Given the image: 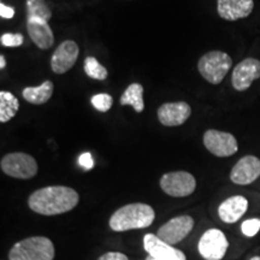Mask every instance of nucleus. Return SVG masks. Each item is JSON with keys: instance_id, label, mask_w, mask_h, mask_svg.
Wrapping results in <instances>:
<instances>
[{"instance_id": "obj_1", "label": "nucleus", "mask_w": 260, "mask_h": 260, "mask_svg": "<svg viewBox=\"0 0 260 260\" xmlns=\"http://www.w3.org/2000/svg\"><path fill=\"white\" fill-rule=\"evenodd\" d=\"M79 193L65 186H50L35 190L28 199V206L35 213L57 216L67 213L79 204Z\"/></svg>"}, {"instance_id": "obj_2", "label": "nucleus", "mask_w": 260, "mask_h": 260, "mask_svg": "<svg viewBox=\"0 0 260 260\" xmlns=\"http://www.w3.org/2000/svg\"><path fill=\"white\" fill-rule=\"evenodd\" d=\"M155 212L147 204L135 203L121 207L110 218V228L113 232H128L144 229L153 223Z\"/></svg>"}, {"instance_id": "obj_3", "label": "nucleus", "mask_w": 260, "mask_h": 260, "mask_svg": "<svg viewBox=\"0 0 260 260\" xmlns=\"http://www.w3.org/2000/svg\"><path fill=\"white\" fill-rule=\"evenodd\" d=\"M54 246L50 239L44 236L27 237L12 246L9 260H53Z\"/></svg>"}, {"instance_id": "obj_4", "label": "nucleus", "mask_w": 260, "mask_h": 260, "mask_svg": "<svg viewBox=\"0 0 260 260\" xmlns=\"http://www.w3.org/2000/svg\"><path fill=\"white\" fill-rule=\"evenodd\" d=\"M233 59L225 52L211 51L205 53L198 63V70L209 83L219 84L229 73Z\"/></svg>"}, {"instance_id": "obj_5", "label": "nucleus", "mask_w": 260, "mask_h": 260, "mask_svg": "<svg viewBox=\"0 0 260 260\" xmlns=\"http://www.w3.org/2000/svg\"><path fill=\"white\" fill-rule=\"evenodd\" d=\"M0 168L5 175L18 180H29L38 174V162L34 157L23 152H14L3 157Z\"/></svg>"}, {"instance_id": "obj_6", "label": "nucleus", "mask_w": 260, "mask_h": 260, "mask_svg": "<svg viewBox=\"0 0 260 260\" xmlns=\"http://www.w3.org/2000/svg\"><path fill=\"white\" fill-rule=\"evenodd\" d=\"M160 188L170 197L184 198L194 193L197 181L193 175L187 171L168 172L160 178Z\"/></svg>"}, {"instance_id": "obj_7", "label": "nucleus", "mask_w": 260, "mask_h": 260, "mask_svg": "<svg viewBox=\"0 0 260 260\" xmlns=\"http://www.w3.org/2000/svg\"><path fill=\"white\" fill-rule=\"evenodd\" d=\"M204 145L210 153L219 158L234 155L239 149L237 140L230 133L210 129L204 134Z\"/></svg>"}, {"instance_id": "obj_8", "label": "nucleus", "mask_w": 260, "mask_h": 260, "mask_svg": "<svg viewBox=\"0 0 260 260\" xmlns=\"http://www.w3.org/2000/svg\"><path fill=\"white\" fill-rule=\"evenodd\" d=\"M229 242L218 229H210L203 234L198 243V251L205 260H222L225 255Z\"/></svg>"}, {"instance_id": "obj_9", "label": "nucleus", "mask_w": 260, "mask_h": 260, "mask_svg": "<svg viewBox=\"0 0 260 260\" xmlns=\"http://www.w3.org/2000/svg\"><path fill=\"white\" fill-rule=\"evenodd\" d=\"M194 228V219L190 216H178L167 222L158 229L157 236L169 245H176L184 240Z\"/></svg>"}, {"instance_id": "obj_10", "label": "nucleus", "mask_w": 260, "mask_h": 260, "mask_svg": "<svg viewBox=\"0 0 260 260\" xmlns=\"http://www.w3.org/2000/svg\"><path fill=\"white\" fill-rule=\"evenodd\" d=\"M260 79V60L246 58L236 65L232 75L233 87L239 92H245L252 86L253 81Z\"/></svg>"}, {"instance_id": "obj_11", "label": "nucleus", "mask_w": 260, "mask_h": 260, "mask_svg": "<svg viewBox=\"0 0 260 260\" xmlns=\"http://www.w3.org/2000/svg\"><path fill=\"white\" fill-rule=\"evenodd\" d=\"M80 54L79 45L73 40L63 41L51 57V69L54 74L61 75L69 71L76 63Z\"/></svg>"}, {"instance_id": "obj_12", "label": "nucleus", "mask_w": 260, "mask_h": 260, "mask_svg": "<svg viewBox=\"0 0 260 260\" xmlns=\"http://www.w3.org/2000/svg\"><path fill=\"white\" fill-rule=\"evenodd\" d=\"M260 176V159L254 155L242 157L234 165L230 172V180L240 186H247Z\"/></svg>"}, {"instance_id": "obj_13", "label": "nucleus", "mask_w": 260, "mask_h": 260, "mask_svg": "<svg viewBox=\"0 0 260 260\" xmlns=\"http://www.w3.org/2000/svg\"><path fill=\"white\" fill-rule=\"evenodd\" d=\"M158 119L165 126L184 124L191 115V109L186 102L165 103L158 109Z\"/></svg>"}, {"instance_id": "obj_14", "label": "nucleus", "mask_w": 260, "mask_h": 260, "mask_svg": "<svg viewBox=\"0 0 260 260\" xmlns=\"http://www.w3.org/2000/svg\"><path fill=\"white\" fill-rule=\"evenodd\" d=\"M144 248L148 255L159 260H187L183 252L164 242L153 234H146L144 236Z\"/></svg>"}, {"instance_id": "obj_15", "label": "nucleus", "mask_w": 260, "mask_h": 260, "mask_svg": "<svg viewBox=\"0 0 260 260\" xmlns=\"http://www.w3.org/2000/svg\"><path fill=\"white\" fill-rule=\"evenodd\" d=\"M254 9L253 0H217V11L225 21H237L248 17Z\"/></svg>"}, {"instance_id": "obj_16", "label": "nucleus", "mask_w": 260, "mask_h": 260, "mask_svg": "<svg viewBox=\"0 0 260 260\" xmlns=\"http://www.w3.org/2000/svg\"><path fill=\"white\" fill-rule=\"evenodd\" d=\"M27 30L31 41L40 50H48L53 46L54 35L47 21L40 18H27Z\"/></svg>"}, {"instance_id": "obj_17", "label": "nucleus", "mask_w": 260, "mask_h": 260, "mask_svg": "<svg viewBox=\"0 0 260 260\" xmlns=\"http://www.w3.org/2000/svg\"><path fill=\"white\" fill-rule=\"evenodd\" d=\"M247 209H248V200L242 195H234L219 205L218 216L224 223L233 224L241 218Z\"/></svg>"}, {"instance_id": "obj_18", "label": "nucleus", "mask_w": 260, "mask_h": 260, "mask_svg": "<svg viewBox=\"0 0 260 260\" xmlns=\"http://www.w3.org/2000/svg\"><path fill=\"white\" fill-rule=\"evenodd\" d=\"M54 86L52 81L47 80L41 83L39 87H27L22 92V95L28 103L34 104V105H42L46 104L52 98Z\"/></svg>"}, {"instance_id": "obj_19", "label": "nucleus", "mask_w": 260, "mask_h": 260, "mask_svg": "<svg viewBox=\"0 0 260 260\" xmlns=\"http://www.w3.org/2000/svg\"><path fill=\"white\" fill-rule=\"evenodd\" d=\"M121 105H130L134 107L135 112L141 113L145 109L144 103V87L140 83L129 84L128 88L123 92L121 99H119Z\"/></svg>"}, {"instance_id": "obj_20", "label": "nucleus", "mask_w": 260, "mask_h": 260, "mask_svg": "<svg viewBox=\"0 0 260 260\" xmlns=\"http://www.w3.org/2000/svg\"><path fill=\"white\" fill-rule=\"evenodd\" d=\"M19 109V102L11 92H0V122L8 123L16 116Z\"/></svg>"}, {"instance_id": "obj_21", "label": "nucleus", "mask_w": 260, "mask_h": 260, "mask_svg": "<svg viewBox=\"0 0 260 260\" xmlns=\"http://www.w3.org/2000/svg\"><path fill=\"white\" fill-rule=\"evenodd\" d=\"M27 18H40L44 21H50L52 11L45 0H27Z\"/></svg>"}, {"instance_id": "obj_22", "label": "nucleus", "mask_w": 260, "mask_h": 260, "mask_svg": "<svg viewBox=\"0 0 260 260\" xmlns=\"http://www.w3.org/2000/svg\"><path fill=\"white\" fill-rule=\"evenodd\" d=\"M84 73L87 74V76L90 77L93 80L98 81H104L107 79V69L105 67H103L102 64L98 61L96 58L94 57H87L84 59Z\"/></svg>"}, {"instance_id": "obj_23", "label": "nucleus", "mask_w": 260, "mask_h": 260, "mask_svg": "<svg viewBox=\"0 0 260 260\" xmlns=\"http://www.w3.org/2000/svg\"><path fill=\"white\" fill-rule=\"evenodd\" d=\"M90 103L94 106V109L100 112H107L113 105V99L110 94L107 93H99L92 96Z\"/></svg>"}, {"instance_id": "obj_24", "label": "nucleus", "mask_w": 260, "mask_h": 260, "mask_svg": "<svg viewBox=\"0 0 260 260\" xmlns=\"http://www.w3.org/2000/svg\"><path fill=\"white\" fill-rule=\"evenodd\" d=\"M0 42H2L3 46L5 47H19L21 45H23L24 38L23 35L19 34H11V32H6V34H3L2 38H0Z\"/></svg>"}, {"instance_id": "obj_25", "label": "nucleus", "mask_w": 260, "mask_h": 260, "mask_svg": "<svg viewBox=\"0 0 260 260\" xmlns=\"http://www.w3.org/2000/svg\"><path fill=\"white\" fill-rule=\"evenodd\" d=\"M242 234L247 237H253L259 233L260 230V219L259 218H251L247 219L242 223L241 225Z\"/></svg>"}, {"instance_id": "obj_26", "label": "nucleus", "mask_w": 260, "mask_h": 260, "mask_svg": "<svg viewBox=\"0 0 260 260\" xmlns=\"http://www.w3.org/2000/svg\"><path fill=\"white\" fill-rule=\"evenodd\" d=\"M79 162H80L81 167H82L83 169H86V170H90V169H93V167H94L93 157L89 152H86V153L81 154L79 158Z\"/></svg>"}, {"instance_id": "obj_27", "label": "nucleus", "mask_w": 260, "mask_h": 260, "mask_svg": "<svg viewBox=\"0 0 260 260\" xmlns=\"http://www.w3.org/2000/svg\"><path fill=\"white\" fill-rule=\"evenodd\" d=\"M98 260H129L128 256L121 252H107Z\"/></svg>"}, {"instance_id": "obj_28", "label": "nucleus", "mask_w": 260, "mask_h": 260, "mask_svg": "<svg viewBox=\"0 0 260 260\" xmlns=\"http://www.w3.org/2000/svg\"><path fill=\"white\" fill-rule=\"evenodd\" d=\"M0 16H2L3 18H12L15 16V10L2 3V4H0Z\"/></svg>"}, {"instance_id": "obj_29", "label": "nucleus", "mask_w": 260, "mask_h": 260, "mask_svg": "<svg viewBox=\"0 0 260 260\" xmlns=\"http://www.w3.org/2000/svg\"><path fill=\"white\" fill-rule=\"evenodd\" d=\"M5 67H6V60H5V57L3 56H0V69H5Z\"/></svg>"}, {"instance_id": "obj_30", "label": "nucleus", "mask_w": 260, "mask_h": 260, "mask_svg": "<svg viewBox=\"0 0 260 260\" xmlns=\"http://www.w3.org/2000/svg\"><path fill=\"white\" fill-rule=\"evenodd\" d=\"M146 260H159V259H155V258H153V256L148 255V256H147V258H146Z\"/></svg>"}, {"instance_id": "obj_31", "label": "nucleus", "mask_w": 260, "mask_h": 260, "mask_svg": "<svg viewBox=\"0 0 260 260\" xmlns=\"http://www.w3.org/2000/svg\"><path fill=\"white\" fill-rule=\"evenodd\" d=\"M249 260H260V256H253V258H251Z\"/></svg>"}]
</instances>
